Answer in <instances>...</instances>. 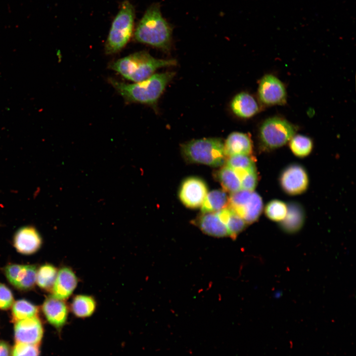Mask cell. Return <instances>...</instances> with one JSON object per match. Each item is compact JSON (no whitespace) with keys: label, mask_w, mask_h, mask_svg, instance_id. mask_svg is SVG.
Segmentation results:
<instances>
[{"label":"cell","mask_w":356,"mask_h":356,"mask_svg":"<svg viewBox=\"0 0 356 356\" xmlns=\"http://www.w3.org/2000/svg\"><path fill=\"white\" fill-rule=\"evenodd\" d=\"M289 142L290 150L294 155L299 158L309 155L313 147L312 139L305 135L295 134Z\"/></svg>","instance_id":"cb8c5ba5"},{"label":"cell","mask_w":356,"mask_h":356,"mask_svg":"<svg viewBox=\"0 0 356 356\" xmlns=\"http://www.w3.org/2000/svg\"><path fill=\"white\" fill-rule=\"evenodd\" d=\"M216 213L226 226L229 236L233 239H235L247 225L244 220L228 206Z\"/></svg>","instance_id":"d6986e66"},{"label":"cell","mask_w":356,"mask_h":356,"mask_svg":"<svg viewBox=\"0 0 356 356\" xmlns=\"http://www.w3.org/2000/svg\"><path fill=\"white\" fill-rule=\"evenodd\" d=\"M224 149L226 157L237 154L252 155L253 142L248 134L234 132L226 138Z\"/></svg>","instance_id":"2e32d148"},{"label":"cell","mask_w":356,"mask_h":356,"mask_svg":"<svg viewBox=\"0 0 356 356\" xmlns=\"http://www.w3.org/2000/svg\"><path fill=\"white\" fill-rule=\"evenodd\" d=\"M37 270L35 265H23L14 287L21 290L33 288L36 283Z\"/></svg>","instance_id":"484cf974"},{"label":"cell","mask_w":356,"mask_h":356,"mask_svg":"<svg viewBox=\"0 0 356 356\" xmlns=\"http://www.w3.org/2000/svg\"><path fill=\"white\" fill-rule=\"evenodd\" d=\"M230 108L236 116L242 119H249L260 111L261 104L252 94L241 92L232 99Z\"/></svg>","instance_id":"5bb4252c"},{"label":"cell","mask_w":356,"mask_h":356,"mask_svg":"<svg viewBox=\"0 0 356 356\" xmlns=\"http://www.w3.org/2000/svg\"><path fill=\"white\" fill-rule=\"evenodd\" d=\"M14 335L15 342L39 345L44 329L39 317L34 316L15 322Z\"/></svg>","instance_id":"30bf717a"},{"label":"cell","mask_w":356,"mask_h":356,"mask_svg":"<svg viewBox=\"0 0 356 356\" xmlns=\"http://www.w3.org/2000/svg\"><path fill=\"white\" fill-rule=\"evenodd\" d=\"M258 179L256 169L248 172L241 179V189L250 191H254L257 185Z\"/></svg>","instance_id":"4dcf8cb0"},{"label":"cell","mask_w":356,"mask_h":356,"mask_svg":"<svg viewBox=\"0 0 356 356\" xmlns=\"http://www.w3.org/2000/svg\"><path fill=\"white\" fill-rule=\"evenodd\" d=\"M42 311L47 321L60 332L68 316V308L65 302L51 295L44 301Z\"/></svg>","instance_id":"7c38bea8"},{"label":"cell","mask_w":356,"mask_h":356,"mask_svg":"<svg viewBox=\"0 0 356 356\" xmlns=\"http://www.w3.org/2000/svg\"><path fill=\"white\" fill-rule=\"evenodd\" d=\"M216 175L224 191L232 193L241 189L240 179L235 171L230 167L225 165L223 166Z\"/></svg>","instance_id":"7402d4cb"},{"label":"cell","mask_w":356,"mask_h":356,"mask_svg":"<svg viewBox=\"0 0 356 356\" xmlns=\"http://www.w3.org/2000/svg\"><path fill=\"white\" fill-rule=\"evenodd\" d=\"M228 205V197L223 190L216 189L208 192L201 206L202 213L217 212Z\"/></svg>","instance_id":"ffe728a7"},{"label":"cell","mask_w":356,"mask_h":356,"mask_svg":"<svg viewBox=\"0 0 356 356\" xmlns=\"http://www.w3.org/2000/svg\"></svg>","instance_id":"836d02e7"},{"label":"cell","mask_w":356,"mask_h":356,"mask_svg":"<svg viewBox=\"0 0 356 356\" xmlns=\"http://www.w3.org/2000/svg\"><path fill=\"white\" fill-rule=\"evenodd\" d=\"M39 312L38 306L25 299L18 300L12 306V320L16 322L25 318L37 316Z\"/></svg>","instance_id":"603a6c76"},{"label":"cell","mask_w":356,"mask_h":356,"mask_svg":"<svg viewBox=\"0 0 356 356\" xmlns=\"http://www.w3.org/2000/svg\"><path fill=\"white\" fill-rule=\"evenodd\" d=\"M96 303L94 299L87 295H78L73 299L71 309L73 313L79 318L90 316L94 312Z\"/></svg>","instance_id":"44dd1931"},{"label":"cell","mask_w":356,"mask_h":356,"mask_svg":"<svg viewBox=\"0 0 356 356\" xmlns=\"http://www.w3.org/2000/svg\"><path fill=\"white\" fill-rule=\"evenodd\" d=\"M23 265L16 264H8L4 268V273L9 282L15 286Z\"/></svg>","instance_id":"1f68e13d"},{"label":"cell","mask_w":356,"mask_h":356,"mask_svg":"<svg viewBox=\"0 0 356 356\" xmlns=\"http://www.w3.org/2000/svg\"><path fill=\"white\" fill-rule=\"evenodd\" d=\"M297 130L296 126L284 118L277 116L268 118L259 128L260 147L265 151L278 149L289 142Z\"/></svg>","instance_id":"8992f818"},{"label":"cell","mask_w":356,"mask_h":356,"mask_svg":"<svg viewBox=\"0 0 356 356\" xmlns=\"http://www.w3.org/2000/svg\"><path fill=\"white\" fill-rule=\"evenodd\" d=\"M175 59H159L147 51H137L111 62L108 68L134 83L146 79L158 69L176 66Z\"/></svg>","instance_id":"3957f363"},{"label":"cell","mask_w":356,"mask_h":356,"mask_svg":"<svg viewBox=\"0 0 356 356\" xmlns=\"http://www.w3.org/2000/svg\"><path fill=\"white\" fill-rule=\"evenodd\" d=\"M135 10L128 0L124 1L113 19L105 43V52L112 55L120 52L130 41L134 30Z\"/></svg>","instance_id":"5b68a950"},{"label":"cell","mask_w":356,"mask_h":356,"mask_svg":"<svg viewBox=\"0 0 356 356\" xmlns=\"http://www.w3.org/2000/svg\"><path fill=\"white\" fill-rule=\"evenodd\" d=\"M173 26L164 17L159 3L151 4L139 20L134 32L135 41L164 51L172 45Z\"/></svg>","instance_id":"7a4b0ae2"},{"label":"cell","mask_w":356,"mask_h":356,"mask_svg":"<svg viewBox=\"0 0 356 356\" xmlns=\"http://www.w3.org/2000/svg\"><path fill=\"white\" fill-rule=\"evenodd\" d=\"M225 165L235 170H252L256 169L251 155L237 154L226 157Z\"/></svg>","instance_id":"83f0119b"},{"label":"cell","mask_w":356,"mask_h":356,"mask_svg":"<svg viewBox=\"0 0 356 356\" xmlns=\"http://www.w3.org/2000/svg\"><path fill=\"white\" fill-rule=\"evenodd\" d=\"M194 223L201 231L215 237L229 236L225 224L221 221L216 212L202 213L194 221Z\"/></svg>","instance_id":"9a60e30c"},{"label":"cell","mask_w":356,"mask_h":356,"mask_svg":"<svg viewBox=\"0 0 356 356\" xmlns=\"http://www.w3.org/2000/svg\"><path fill=\"white\" fill-rule=\"evenodd\" d=\"M14 303L13 294L5 284L0 283V310L10 308Z\"/></svg>","instance_id":"f546056e"},{"label":"cell","mask_w":356,"mask_h":356,"mask_svg":"<svg viewBox=\"0 0 356 356\" xmlns=\"http://www.w3.org/2000/svg\"><path fill=\"white\" fill-rule=\"evenodd\" d=\"M78 281V278L71 268L62 267L57 272L51 289L52 296L61 300L68 299L76 289Z\"/></svg>","instance_id":"4fadbf2b"},{"label":"cell","mask_w":356,"mask_h":356,"mask_svg":"<svg viewBox=\"0 0 356 356\" xmlns=\"http://www.w3.org/2000/svg\"><path fill=\"white\" fill-rule=\"evenodd\" d=\"M42 238L37 228L33 225L19 228L13 237V245L16 250L24 255L36 253L41 248Z\"/></svg>","instance_id":"8fae6325"},{"label":"cell","mask_w":356,"mask_h":356,"mask_svg":"<svg viewBox=\"0 0 356 356\" xmlns=\"http://www.w3.org/2000/svg\"><path fill=\"white\" fill-rule=\"evenodd\" d=\"M181 151L187 161L212 167L223 166L226 159L224 143L218 138L192 140L182 144Z\"/></svg>","instance_id":"277c9868"},{"label":"cell","mask_w":356,"mask_h":356,"mask_svg":"<svg viewBox=\"0 0 356 356\" xmlns=\"http://www.w3.org/2000/svg\"><path fill=\"white\" fill-rule=\"evenodd\" d=\"M39 345L15 342L11 356H39Z\"/></svg>","instance_id":"f1b7e54d"},{"label":"cell","mask_w":356,"mask_h":356,"mask_svg":"<svg viewBox=\"0 0 356 356\" xmlns=\"http://www.w3.org/2000/svg\"><path fill=\"white\" fill-rule=\"evenodd\" d=\"M11 350L9 345L6 342L0 340V356H11Z\"/></svg>","instance_id":"d6a6232c"},{"label":"cell","mask_w":356,"mask_h":356,"mask_svg":"<svg viewBox=\"0 0 356 356\" xmlns=\"http://www.w3.org/2000/svg\"><path fill=\"white\" fill-rule=\"evenodd\" d=\"M58 270L51 264H44L37 270L36 283L39 287L46 291L51 290Z\"/></svg>","instance_id":"d4e9b609"},{"label":"cell","mask_w":356,"mask_h":356,"mask_svg":"<svg viewBox=\"0 0 356 356\" xmlns=\"http://www.w3.org/2000/svg\"><path fill=\"white\" fill-rule=\"evenodd\" d=\"M264 211L266 217L269 220L280 222L286 215L287 204L281 200L272 199L266 205Z\"/></svg>","instance_id":"4316f807"},{"label":"cell","mask_w":356,"mask_h":356,"mask_svg":"<svg viewBox=\"0 0 356 356\" xmlns=\"http://www.w3.org/2000/svg\"><path fill=\"white\" fill-rule=\"evenodd\" d=\"M279 182L281 189L289 195L304 193L309 184V178L305 168L301 165L293 163L281 172Z\"/></svg>","instance_id":"ba28073f"},{"label":"cell","mask_w":356,"mask_h":356,"mask_svg":"<svg viewBox=\"0 0 356 356\" xmlns=\"http://www.w3.org/2000/svg\"><path fill=\"white\" fill-rule=\"evenodd\" d=\"M174 72L154 74L143 81L127 84L113 78L108 82L127 102L157 108L158 101L166 86L175 76Z\"/></svg>","instance_id":"6da1fadb"},{"label":"cell","mask_w":356,"mask_h":356,"mask_svg":"<svg viewBox=\"0 0 356 356\" xmlns=\"http://www.w3.org/2000/svg\"><path fill=\"white\" fill-rule=\"evenodd\" d=\"M305 219V210L301 204L297 202H290L287 204L286 215L279 225L285 232L295 233L302 228Z\"/></svg>","instance_id":"e0dca14e"},{"label":"cell","mask_w":356,"mask_h":356,"mask_svg":"<svg viewBox=\"0 0 356 356\" xmlns=\"http://www.w3.org/2000/svg\"><path fill=\"white\" fill-rule=\"evenodd\" d=\"M205 182L196 177L184 179L181 183L178 197L182 203L186 207L196 209L200 207L208 193Z\"/></svg>","instance_id":"9c48e42d"},{"label":"cell","mask_w":356,"mask_h":356,"mask_svg":"<svg viewBox=\"0 0 356 356\" xmlns=\"http://www.w3.org/2000/svg\"><path fill=\"white\" fill-rule=\"evenodd\" d=\"M258 97L260 104L265 106L283 105L287 100L285 85L275 75L266 74L259 82Z\"/></svg>","instance_id":"52a82bcc"},{"label":"cell","mask_w":356,"mask_h":356,"mask_svg":"<svg viewBox=\"0 0 356 356\" xmlns=\"http://www.w3.org/2000/svg\"><path fill=\"white\" fill-rule=\"evenodd\" d=\"M263 207L261 196L253 191L248 199L235 213L249 224L257 221L262 213Z\"/></svg>","instance_id":"ac0fdd59"}]
</instances>
